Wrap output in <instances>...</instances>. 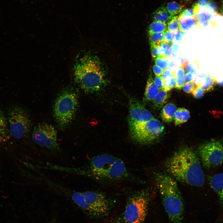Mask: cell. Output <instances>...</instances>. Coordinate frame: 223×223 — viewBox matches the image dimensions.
I'll use <instances>...</instances> for the list:
<instances>
[{
	"label": "cell",
	"mask_w": 223,
	"mask_h": 223,
	"mask_svg": "<svg viewBox=\"0 0 223 223\" xmlns=\"http://www.w3.org/2000/svg\"><path fill=\"white\" fill-rule=\"evenodd\" d=\"M77 59L73 68L75 82L84 92L92 93L102 89L113 73L121 72L118 55L108 44L92 39Z\"/></svg>",
	"instance_id": "cell-1"
},
{
	"label": "cell",
	"mask_w": 223,
	"mask_h": 223,
	"mask_svg": "<svg viewBox=\"0 0 223 223\" xmlns=\"http://www.w3.org/2000/svg\"><path fill=\"white\" fill-rule=\"evenodd\" d=\"M58 169L59 171L84 176L103 183L135 180L122 160L108 154L94 156L84 166L71 168L59 166Z\"/></svg>",
	"instance_id": "cell-2"
},
{
	"label": "cell",
	"mask_w": 223,
	"mask_h": 223,
	"mask_svg": "<svg viewBox=\"0 0 223 223\" xmlns=\"http://www.w3.org/2000/svg\"><path fill=\"white\" fill-rule=\"evenodd\" d=\"M165 166L168 172L180 182L196 187L204 184L200 160L192 148L184 147L176 151L167 160Z\"/></svg>",
	"instance_id": "cell-3"
},
{
	"label": "cell",
	"mask_w": 223,
	"mask_h": 223,
	"mask_svg": "<svg viewBox=\"0 0 223 223\" xmlns=\"http://www.w3.org/2000/svg\"><path fill=\"white\" fill-rule=\"evenodd\" d=\"M155 179L170 222L183 223V200L175 180L162 172L156 173Z\"/></svg>",
	"instance_id": "cell-4"
},
{
	"label": "cell",
	"mask_w": 223,
	"mask_h": 223,
	"mask_svg": "<svg viewBox=\"0 0 223 223\" xmlns=\"http://www.w3.org/2000/svg\"><path fill=\"white\" fill-rule=\"evenodd\" d=\"M77 94L74 88L67 87L62 90L56 99L53 114L59 127L69 126L74 119L78 107Z\"/></svg>",
	"instance_id": "cell-5"
},
{
	"label": "cell",
	"mask_w": 223,
	"mask_h": 223,
	"mask_svg": "<svg viewBox=\"0 0 223 223\" xmlns=\"http://www.w3.org/2000/svg\"><path fill=\"white\" fill-rule=\"evenodd\" d=\"M149 201V195L146 191L131 194L124 212L117 221L119 223H143L146 216Z\"/></svg>",
	"instance_id": "cell-6"
},
{
	"label": "cell",
	"mask_w": 223,
	"mask_h": 223,
	"mask_svg": "<svg viewBox=\"0 0 223 223\" xmlns=\"http://www.w3.org/2000/svg\"><path fill=\"white\" fill-rule=\"evenodd\" d=\"M7 118L11 136L20 139L28 134L31 121L27 112L22 107L15 105L10 107L7 111Z\"/></svg>",
	"instance_id": "cell-7"
},
{
	"label": "cell",
	"mask_w": 223,
	"mask_h": 223,
	"mask_svg": "<svg viewBox=\"0 0 223 223\" xmlns=\"http://www.w3.org/2000/svg\"><path fill=\"white\" fill-rule=\"evenodd\" d=\"M87 208V214L99 218L107 215L114 205V202L104 193L98 191L82 192Z\"/></svg>",
	"instance_id": "cell-8"
},
{
	"label": "cell",
	"mask_w": 223,
	"mask_h": 223,
	"mask_svg": "<svg viewBox=\"0 0 223 223\" xmlns=\"http://www.w3.org/2000/svg\"><path fill=\"white\" fill-rule=\"evenodd\" d=\"M32 138L36 144L52 153L57 154L61 151L58 142L57 132L51 125L45 122L38 124L33 129Z\"/></svg>",
	"instance_id": "cell-9"
},
{
	"label": "cell",
	"mask_w": 223,
	"mask_h": 223,
	"mask_svg": "<svg viewBox=\"0 0 223 223\" xmlns=\"http://www.w3.org/2000/svg\"><path fill=\"white\" fill-rule=\"evenodd\" d=\"M132 140L141 144H146L157 138L162 133L164 127L154 117L146 122L129 128Z\"/></svg>",
	"instance_id": "cell-10"
},
{
	"label": "cell",
	"mask_w": 223,
	"mask_h": 223,
	"mask_svg": "<svg viewBox=\"0 0 223 223\" xmlns=\"http://www.w3.org/2000/svg\"><path fill=\"white\" fill-rule=\"evenodd\" d=\"M198 153L205 168L208 169L219 166L223 163V141L215 140L207 142L199 147Z\"/></svg>",
	"instance_id": "cell-11"
},
{
	"label": "cell",
	"mask_w": 223,
	"mask_h": 223,
	"mask_svg": "<svg viewBox=\"0 0 223 223\" xmlns=\"http://www.w3.org/2000/svg\"><path fill=\"white\" fill-rule=\"evenodd\" d=\"M129 101L128 121L129 128L148 121L154 118L150 112L136 98L130 97Z\"/></svg>",
	"instance_id": "cell-12"
},
{
	"label": "cell",
	"mask_w": 223,
	"mask_h": 223,
	"mask_svg": "<svg viewBox=\"0 0 223 223\" xmlns=\"http://www.w3.org/2000/svg\"><path fill=\"white\" fill-rule=\"evenodd\" d=\"M194 13V18L197 26L211 20L213 15L216 13H212L206 7H202L197 3L194 4L192 7Z\"/></svg>",
	"instance_id": "cell-13"
},
{
	"label": "cell",
	"mask_w": 223,
	"mask_h": 223,
	"mask_svg": "<svg viewBox=\"0 0 223 223\" xmlns=\"http://www.w3.org/2000/svg\"><path fill=\"white\" fill-rule=\"evenodd\" d=\"M210 184L217 195L220 203L223 208V172L214 175L211 178Z\"/></svg>",
	"instance_id": "cell-14"
},
{
	"label": "cell",
	"mask_w": 223,
	"mask_h": 223,
	"mask_svg": "<svg viewBox=\"0 0 223 223\" xmlns=\"http://www.w3.org/2000/svg\"><path fill=\"white\" fill-rule=\"evenodd\" d=\"M10 137L7 118L0 107V144L7 142Z\"/></svg>",
	"instance_id": "cell-15"
},
{
	"label": "cell",
	"mask_w": 223,
	"mask_h": 223,
	"mask_svg": "<svg viewBox=\"0 0 223 223\" xmlns=\"http://www.w3.org/2000/svg\"><path fill=\"white\" fill-rule=\"evenodd\" d=\"M155 85L152 75L150 74L147 81L144 94V99L146 101H152L159 91Z\"/></svg>",
	"instance_id": "cell-16"
},
{
	"label": "cell",
	"mask_w": 223,
	"mask_h": 223,
	"mask_svg": "<svg viewBox=\"0 0 223 223\" xmlns=\"http://www.w3.org/2000/svg\"><path fill=\"white\" fill-rule=\"evenodd\" d=\"M179 29L183 33L197 26L194 16L179 15L178 16Z\"/></svg>",
	"instance_id": "cell-17"
},
{
	"label": "cell",
	"mask_w": 223,
	"mask_h": 223,
	"mask_svg": "<svg viewBox=\"0 0 223 223\" xmlns=\"http://www.w3.org/2000/svg\"><path fill=\"white\" fill-rule=\"evenodd\" d=\"M177 109L173 104L169 103L166 104L162 109L161 117L165 122H170L173 120L174 116Z\"/></svg>",
	"instance_id": "cell-18"
},
{
	"label": "cell",
	"mask_w": 223,
	"mask_h": 223,
	"mask_svg": "<svg viewBox=\"0 0 223 223\" xmlns=\"http://www.w3.org/2000/svg\"><path fill=\"white\" fill-rule=\"evenodd\" d=\"M217 82L215 77L208 74L197 85L204 92H210L214 89Z\"/></svg>",
	"instance_id": "cell-19"
},
{
	"label": "cell",
	"mask_w": 223,
	"mask_h": 223,
	"mask_svg": "<svg viewBox=\"0 0 223 223\" xmlns=\"http://www.w3.org/2000/svg\"><path fill=\"white\" fill-rule=\"evenodd\" d=\"M152 17L154 21L166 22L172 17L169 14L166 7L162 6L158 8L153 13Z\"/></svg>",
	"instance_id": "cell-20"
},
{
	"label": "cell",
	"mask_w": 223,
	"mask_h": 223,
	"mask_svg": "<svg viewBox=\"0 0 223 223\" xmlns=\"http://www.w3.org/2000/svg\"><path fill=\"white\" fill-rule=\"evenodd\" d=\"M190 117V112L187 109L184 108H180L177 110L173 120L175 124L177 125L186 122Z\"/></svg>",
	"instance_id": "cell-21"
},
{
	"label": "cell",
	"mask_w": 223,
	"mask_h": 223,
	"mask_svg": "<svg viewBox=\"0 0 223 223\" xmlns=\"http://www.w3.org/2000/svg\"><path fill=\"white\" fill-rule=\"evenodd\" d=\"M168 96V91L163 89L160 90L158 94L152 100L154 106L157 108L161 107L166 102Z\"/></svg>",
	"instance_id": "cell-22"
},
{
	"label": "cell",
	"mask_w": 223,
	"mask_h": 223,
	"mask_svg": "<svg viewBox=\"0 0 223 223\" xmlns=\"http://www.w3.org/2000/svg\"><path fill=\"white\" fill-rule=\"evenodd\" d=\"M167 29L166 22L154 21L148 26V33L164 32Z\"/></svg>",
	"instance_id": "cell-23"
},
{
	"label": "cell",
	"mask_w": 223,
	"mask_h": 223,
	"mask_svg": "<svg viewBox=\"0 0 223 223\" xmlns=\"http://www.w3.org/2000/svg\"><path fill=\"white\" fill-rule=\"evenodd\" d=\"M185 5L173 1L168 3L166 7L169 14L172 17L180 13Z\"/></svg>",
	"instance_id": "cell-24"
},
{
	"label": "cell",
	"mask_w": 223,
	"mask_h": 223,
	"mask_svg": "<svg viewBox=\"0 0 223 223\" xmlns=\"http://www.w3.org/2000/svg\"><path fill=\"white\" fill-rule=\"evenodd\" d=\"M164 32L149 33V41L150 45H159L160 43L164 42Z\"/></svg>",
	"instance_id": "cell-25"
},
{
	"label": "cell",
	"mask_w": 223,
	"mask_h": 223,
	"mask_svg": "<svg viewBox=\"0 0 223 223\" xmlns=\"http://www.w3.org/2000/svg\"><path fill=\"white\" fill-rule=\"evenodd\" d=\"M154 60L155 64L164 70L168 69V64L170 60L169 57L164 55H160Z\"/></svg>",
	"instance_id": "cell-26"
},
{
	"label": "cell",
	"mask_w": 223,
	"mask_h": 223,
	"mask_svg": "<svg viewBox=\"0 0 223 223\" xmlns=\"http://www.w3.org/2000/svg\"><path fill=\"white\" fill-rule=\"evenodd\" d=\"M178 16L175 15L172 16L167 22V29L174 33L179 29Z\"/></svg>",
	"instance_id": "cell-27"
},
{
	"label": "cell",
	"mask_w": 223,
	"mask_h": 223,
	"mask_svg": "<svg viewBox=\"0 0 223 223\" xmlns=\"http://www.w3.org/2000/svg\"><path fill=\"white\" fill-rule=\"evenodd\" d=\"M199 63L196 61L188 62L184 68L186 72H190L196 74V71L199 68Z\"/></svg>",
	"instance_id": "cell-28"
},
{
	"label": "cell",
	"mask_w": 223,
	"mask_h": 223,
	"mask_svg": "<svg viewBox=\"0 0 223 223\" xmlns=\"http://www.w3.org/2000/svg\"><path fill=\"white\" fill-rule=\"evenodd\" d=\"M177 79L173 77L168 80L164 81L163 89L168 92L175 86Z\"/></svg>",
	"instance_id": "cell-29"
},
{
	"label": "cell",
	"mask_w": 223,
	"mask_h": 223,
	"mask_svg": "<svg viewBox=\"0 0 223 223\" xmlns=\"http://www.w3.org/2000/svg\"><path fill=\"white\" fill-rule=\"evenodd\" d=\"M173 71L174 76L177 79L183 78L185 74V68L183 67H179Z\"/></svg>",
	"instance_id": "cell-30"
},
{
	"label": "cell",
	"mask_w": 223,
	"mask_h": 223,
	"mask_svg": "<svg viewBox=\"0 0 223 223\" xmlns=\"http://www.w3.org/2000/svg\"><path fill=\"white\" fill-rule=\"evenodd\" d=\"M191 93L195 98L198 99L203 96L204 91L199 86L196 85Z\"/></svg>",
	"instance_id": "cell-31"
},
{
	"label": "cell",
	"mask_w": 223,
	"mask_h": 223,
	"mask_svg": "<svg viewBox=\"0 0 223 223\" xmlns=\"http://www.w3.org/2000/svg\"><path fill=\"white\" fill-rule=\"evenodd\" d=\"M196 85L192 82L185 83L183 87V90L186 93H190Z\"/></svg>",
	"instance_id": "cell-32"
},
{
	"label": "cell",
	"mask_w": 223,
	"mask_h": 223,
	"mask_svg": "<svg viewBox=\"0 0 223 223\" xmlns=\"http://www.w3.org/2000/svg\"><path fill=\"white\" fill-rule=\"evenodd\" d=\"M150 46L152 58L155 59L160 55L159 45H152Z\"/></svg>",
	"instance_id": "cell-33"
},
{
	"label": "cell",
	"mask_w": 223,
	"mask_h": 223,
	"mask_svg": "<svg viewBox=\"0 0 223 223\" xmlns=\"http://www.w3.org/2000/svg\"><path fill=\"white\" fill-rule=\"evenodd\" d=\"M164 81L167 80L174 77L173 71L169 69L164 70L161 76Z\"/></svg>",
	"instance_id": "cell-34"
},
{
	"label": "cell",
	"mask_w": 223,
	"mask_h": 223,
	"mask_svg": "<svg viewBox=\"0 0 223 223\" xmlns=\"http://www.w3.org/2000/svg\"><path fill=\"white\" fill-rule=\"evenodd\" d=\"M164 42L170 43L173 42L174 33L167 29L164 32Z\"/></svg>",
	"instance_id": "cell-35"
},
{
	"label": "cell",
	"mask_w": 223,
	"mask_h": 223,
	"mask_svg": "<svg viewBox=\"0 0 223 223\" xmlns=\"http://www.w3.org/2000/svg\"><path fill=\"white\" fill-rule=\"evenodd\" d=\"M154 80L155 85L159 90L163 89L164 80L161 76H156Z\"/></svg>",
	"instance_id": "cell-36"
},
{
	"label": "cell",
	"mask_w": 223,
	"mask_h": 223,
	"mask_svg": "<svg viewBox=\"0 0 223 223\" xmlns=\"http://www.w3.org/2000/svg\"><path fill=\"white\" fill-rule=\"evenodd\" d=\"M184 33L179 29L174 33L173 40L177 42L181 41L183 38Z\"/></svg>",
	"instance_id": "cell-37"
},
{
	"label": "cell",
	"mask_w": 223,
	"mask_h": 223,
	"mask_svg": "<svg viewBox=\"0 0 223 223\" xmlns=\"http://www.w3.org/2000/svg\"><path fill=\"white\" fill-rule=\"evenodd\" d=\"M195 74L190 72H187L183 78L185 82L187 83L192 82L195 78Z\"/></svg>",
	"instance_id": "cell-38"
},
{
	"label": "cell",
	"mask_w": 223,
	"mask_h": 223,
	"mask_svg": "<svg viewBox=\"0 0 223 223\" xmlns=\"http://www.w3.org/2000/svg\"><path fill=\"white\" fill-rule=\"evenodd\" d=\"M206 7L212 12L217 13V6L215 2L212 1L208 3Z\"/></svg>",
	"instance_id": "cell-39"
},
{
	"label": "cell",
	"mask_w": 223,
	"mask_h": 223,
	"mask_svg": "<svg viewBox=\"0 0 223 223\" xmlns=\"http://www.w3.org/2000/svg\"><path fill=\"white\" fill-rule=\"evenodd\" d=\"M179 15L194 16V13L192 9L186 8L182 11Z\"/></svg>",
	"instance_id": "cell-40"
},
{
	"label": "cell",
	"mask_w": 223,
	"mask_h": 223,
	"mask_svg": "<svg viewBox=\"0 0 223 223\" xmlns=\"http://www.w3.org/2000/svg\"><path fill=\"white\" fill-rule=\"evenodd\" d=\"M153 71L156 76H161L164 70L161 68L157 65L154 64L153 66Z\"/></svg>",
	"instance_id": "cell-41"
},
{
	"label": "cell",
	"mask_w": 223,
	"mask_h": 223,
	"mask_svg": "<svg viewBox=\"0 0 223 223\" xmlns=\"http://www.w3.org/2000/svg\"><path fill=\"white\" fill-rule=\"evenodd\" d=\"M185 83V82L183 78L177 79L175 87L177 89H180L183 87Z\"/></svg>",
	"instance_id": "cell-42"
},
{
	"label": "cell",
	"mask_w": 223,
	"mask_h": 223,
	"mask_svg": "<svg viewBox=\"0 0 223 223\" xmlns=\"http://www.w3.org/2000/svg\"><path fill=\"white\" fill-rule=\"evenodd\" d=\"M198 2L197 4L200 6L206 7L207 4L212 0H198Z\"/></svg>",
	"instance_id": "cell-43"
},
{
	"label": "cell",
	"mask_w": 223,
	"mask_h": 223,
	"mask_svg": "<svg viewBox=\"0 0 223 223\" xmlns=\"http://www.w3.org/2000/svg\"><path fill=\"white\" fill-rule=\"evenodd\" d=\"M178 67L174 62H169L168 66V69L172 71H175Z\"/></svg>",
	"instance_id": "cell-44"
},
{
	"label": "cell",
	"mask_w": 223,
	"mask_h": 223,
	"mask_svg": "<svg viewBox=\"0 0 223 223\" xmlns=\"http://www.w3.org/2000/svg\"><path fill=\"white\" fill-rule=\"evenodd\" d=\"M178 48V45L173 44L172 47V52L176 53L177 50Z\"/></svg>",
	"instance_id": "cell-45"
},
{
	"label": "cell",
	"mask_w": 223,
	"mask_h": 223,
	"mask_svg": "<svg viewBox=\"0 0 223 223\" xmlns=\"http://www.w3.org/2000/svg\"><path fill=\"white\" fill-rule=\"evenodd\" d=\"M49 223H58L56 220L54 218Z\"/></svg>",
	"instance_id": "cell-46"
},
{
	"label": "cell",
	"mask_w": 223,
	"mask_h": 223,
	"mask_svg": "<svg viewBox=\"0 0 223 223\" xmlns=\"http://www.w3.org/2000/svg\"><path fill=\"white\" fill-rule=\"evenodd\" d=\"M221 13L223 14V7H222V8L221 9Z\"/></svg>",
	"instance_id": "cell-47"
},
{
	"label": "cell",
	"mask_w": 223,
	"mask_h": 223,
	"mask_svg": "<svg viewBox=\"0 0 223 223\" xmlns=\"http://www.w3.org/2000/svg\"><path fill=\"white\" fill-rule=\"evenodd\" d=\"M219 223H223V221H222L221 222H219Z\"/></svg>",
	"instance_id": "cell-48"
},
{
	"label": "cell",
	"mask_w": 223,
	"mask_h": 223,
	"mask_svg": "<svg viewBox=\"0 0 223 223\" xmlns=\"http://www.w3.org/2000/svg\"><path fill=\"white\" fill-rule=\"evenodd\" d=\"M185 0V1H190V0Z\"/></svg>",
	"instance_id": "cell-49"
}]
</instances>
